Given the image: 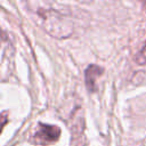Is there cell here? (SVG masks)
I'll return each instance as SVG.
<instances>
[{
  "instance_id": "cell-2",
  "label": "cell",
  "mask_w": 146,
  "mask_h": 146,
  "mask_svg": "<svg viewBox=\"0 0 146 146\" xmlns=\"http://www.w3.org/2000/svg\"><path fill=\"white\" fill-rule=\"evenodd\" d=\"M60 137V129L57 125L39 123L34 133L31 136L30 141L39 146H48L55 144Z\"/></svg>"
},
{
  "instance_id": "cell-3",
  "label": "cell",
  "mask_w": 146,
  "mask_h": 146,
  "mask_svg": "<svg viewBox=\"0 0 146 146\" xmlns=\"http://www.w3.org/2000/svg\"><path fill=\"white\" fill-rule=\"evenodd\" d=\"M104 68L96 64H90L84 71V82L86 87L90 92L96 91L97 89V79L103 74Z\"/></svg>"
},
{
  "instance_id": "cell-1",
  "label": "cell",
  "mask_w": 146,
  "mask_h": 146,
  "mask_svg": "<svg viewBox=\"0 0 146 146\" xmlns=\"http://www.w3.org/2000/svg\"><path fill=\"white\" fill-rule=\"evenodd\" d=\"M39 23L54 38H67L72 33V22L62 11L56 8H48L38 6L33 9Z\"/></svg>"
},
{
  "instance_id": "cell-4",
  "label": "cell",
  "mask_w": 146,
  "mask_h": 146,
  "mask_svg": "<svg viewBox=\"0 0 146 146\" xmlns=\"http://www.w3.org/2000/svg\"><path fill=\"white\" fill-rule=\"evenodd\" d=\"M136 62L139 65H146V42L136 55Z\"/></svg>"
}]
</instances>
